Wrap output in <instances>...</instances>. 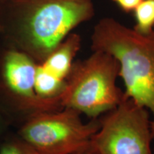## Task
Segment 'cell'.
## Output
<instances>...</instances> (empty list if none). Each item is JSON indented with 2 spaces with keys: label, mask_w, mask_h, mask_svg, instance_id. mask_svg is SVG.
Here are the masks:
<instances>
[{
  "label": "cell",
  "mask_w": 154,
  "mask_h": 154,
  "mask_svg": "<svg viewBox=\"0 0 154 154\" xmlns=\"http://www.w3.org/2000/svg\"><path fill=\"white\" fill-rule=\"evenodd\" d=\"M0 34L10 47L42 63L72 31L95 14L91 0H4Z\"/></svg>",
  "instance_id": "6da1fadb"
},
{
  "label": "cell",
  "mask_w": 154,
  "mask_h": 154,
  "mask_svg": "<svg viewBox=\"0 0 154 154\" xmlns=\"http://www.w3.org/2000/svg\"><path fill=\"white\" fill-rule=\"evenodd\" d=\"M91 47L118 61L124 96L149 111L154 140V28L142 34L113 17H103L94 26Z\"/></svg>",
  "instance_id": "7a4b0ae2"
},
{
  "label": "cell",
  "mask_w": 154,
  "mask_h": 154,
  "mask_svg": "<svg viewBox=\"0 0 154 154\" xmlns=\"http://www.w3.org/2000/svg\"><path fill=\"white\" fill-rule=\"evenodd\" d=\"M118 61L106 52L93 51L89 57L74 61L60 96L63 108H70L91 119L109 112L124 97L117 86Z\"/></svg>",
  "instance_id": "3957f363"
},
{
  "label": "cell",
  "mask_w": 154,
  "mask_h": 154,
  "mask_svg": "<svg viewBox=\"0 0 154 154\" xmlns=\"http://www.w3.org/2000/svg\"><path fill=\"white\" fill-rule=\"evenodd\" d=\"M70 108L36 113L25 120L18 136L39 154H72L89 147L100 119L84 123Z\"/></svg>",
  "instance_id": "277c9868"
},
{
  "label": "cell",
  "mask_w": 154,
  "mask_h": 154,
  "mask_svg": "<svg viewBox=\"0 0 154 154\" xmlns=\"http://www.w3.org/2000/svg\"><path fill=\"white\" fill-rule=\"evenodd\" d=\"M106 113L88 149L96 154H152L151 118L146 108L124 94Z\"/></svg>",
  "instance_id": "5b68a950"
},
{
  "label": "cell",
  "mask_w": 154,
  "mask_h": 154,
  "mask_svg": "<svg viewBox=\"0 0 154 154\" xmlns=\"http://www.w3.org/2000/svg\"><path fill=\"white\" fill-rule=\"evenodd\" d=\"M38 63L22 51L8 48L0 58V109L11 121H24L36 113L63 109L59 98L36 94L34 80Z\"/></svg>",
  "instance_id": "8992f818"
},
{
  "label": "cell",
  "mask_w": 154,
  "mask_h": 154,
  "mask_svg": "<svg viewBox=\"0 0 154 154\" xmlns=\"http://www.w3.org/2000/svg\"><path fill=\"white\" fill-rule=\"evenodd\" d=\"M81 47L79 34L70 33L40 64L58 78L66 80Z\"/></svg>",
  "instance_id": "52a82bcc"
},
{
  "label": "cell",
  "mask_w": 154,
  "mask_h": 154,
  "mask_svg": "<svg viewBox=\"0 0 154 154\" xmlns=\"http://www.w3.org/2000/svg\"><path fill=\"white\" fill-rule=\"evenodd\" d=\"M66 80L61 79L46 70L40 63L36 66L34 88L36 94L43 99L59 98L64 90Z\"/></svg>",
  "instance_id": "ba28073f"
},
{
  "label": "cell",
  "mask_w": 154,
  "mask_h": 154,
  "mask_svg": "<svg viewBox=\"0 0 154 154\" xmlns=\"http://www.w3.org/2000/svg\"><path fill=\"white\" fill-rule=\"evenodd\" d=\"M136 24L134 29L147 34L154 28V0H143L134 10Z\"/></svg>",
  "instance_id": "9c48e42d"
},
{
  "label": "cell",
  "mask_w": 154,
  "mask_h": 154,
  "mask_svg": "<svg viewBox=\"0 0 154 154\" xmlns=\"http://www.w3.org/2000/svg\"><path fill=\"white\" fill-rule=\"evenodd\" d=\"M0 154H39L20 137L6 139L0 146Z\"/></svg>",
  "instance_id": "30bf717a"
},
{
  "label": "cell",
  "mask_w": 154,
  "mask_h": 154,
  "mask_svg": "<svg viewBox=\"0 0 154 154\" xmlns=\"http://www.w3.org/2000/svg\"><path fill=\"white\" fill-rule=\"evenodd\" d=\"M126 13H131L134 11L135 9L143 0H111Z\"/></svg>",
  "instance_id": "8fae6325"
},
{
  "label": "cell",
  "mask_w": 154,
  "mask_h": 154,
  "mask_svg": "<svg viewBox=\"0 0 154 154\" xmlns=\"http://www.w3.org/2000/svg\"><path fill=\"white\" fill-rule=\"evenodd\" d=\"M11 121L7 116L0 109V135L6 129L7 126L10 124Z\"/></svg>",
  "instance_id": "7c38bea8"
},
{
  "label": "cell",
  "mask_w": 154,
  "mask_h": 154,
  "mask_svg": "<svg viewBox=\"0 0 154 154\" xmlns=\"http://www.w3.org/2000/svg\"><path fill=\"white\" fill-rule=\"evenodd\" d=\"M72 154H96V153H94V152L92 151L91 149H86L85 150H83V151L76 152V153H74Z\"/></svg>",
  "instance_id": "4fadbf2b"
},
{
  "label": "cell",
  "mask_w": 154,
  "mask_h": 154,
  "mask_svg": "<svg viewBox=\"0 0 154 154\" xmlns=\"http://www.w3.org/2000/svg\"><path fill=\"white\" fill-rule=\"evenodd\" d=\"M152 154H154V148L153 149V150H152Z\"/></svg>",
  "instance_id": "5bb4252c"
},
{
  "label": "cell",
  "mask_w": 154,
  "mask_h": 154,
  "mask_svg": "<svg viewBox=\"0 0 154 154\" xmlns=\"http://www.w3.org/2000/svg\"><path fill=\"white\" fill-rule=\"evenodd\" d=\"M4 1V0H0V4H1L2 2Z\"/></svg>",
  "instance_id": "9a60e30c"
}]
</instances>
